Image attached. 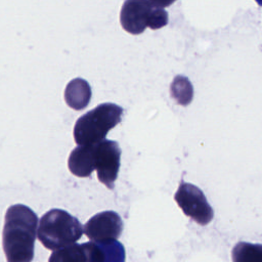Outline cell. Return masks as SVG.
<instances>
[{
    "mask_svg": "<svg viewBox=\"0 0 262 262\" xmlns=\"http://www.w3.org/2000/svg\"><path fill=\"white\" fill-rule=\"evenodd\" d=\"M38 217L26 205L10 206L5 214L2 245L7 262H32Z\"/></svg>",
    "mask_w": 262,
    "mask_h": 262,
    "instance_id": "obj_1",
    "label": "cell"
},
{
    "mask_svg": "<svg viewBox=\"0 0 262 262\" xmlns=\"http://www.w3.org/2000/svg\"><path fill=\"white\" fill-rule=\"evenodd\" d=\"M83 231L81 222L69 212L51 209L41 217L37 236L45 248L56 251L76 244Z\"/></svg>",
    "mask_w": 262,
    "mask_h": 262,
    "instance_id": "obj_2",
    "label": "cell"
},
{
    "mask_svg": "<svg viewBox=\"0 0 262 262\" xmlns=\"http://www.w3.org/2000/svg\"><path fill=\"white\" fill-rule=\"evenodd\" d=\"M123 107L112 102L98 104L81 116L74 126V139L78 145H94L105 139L111 129L122 120Z\"/></svg>",
    "mask_w": 262,
    "mask_h": 262,
    "instance_id": "obj_3",
    "label": "cell"
},
{
    "mask_svg": "<svg viewBox=\"0 0 262 262\" xmlns=\"http://www.w3.org/2000/svg\"><path fill=\"white\" fill-rule=\"evenodd\" d=\"M171 2L150 0H127L123 3L120 12V21L125 31L138 35L146 27L157 30L168 23V13L164 6Z\"/></svg>",
    "mask_w": 262,
    "mask_h": 262,
    "instance_id": "obj_4",
    "label": "cell"
},
{
    "mask_svg": "<svg viewBox=\"0 0 262 262\" xmlns=\"http://www.w3.org/2000/svg\"><path fill=\"white\" fill-rule=\"evenodd\" d=\"M121 160V148L118 142L104 139L96 144V171L98 180L113 189L118 177Z\"/></svg>",
    "mask_w": 262,
    "mask_h": 262,
    "instance_id": "obj_6",
    "label": "cell"
},
{
    "mask_svg": "<svg viewBox=\"0 0 262 262\" xmlns=\"http://www.w3.org/2000/svg\"><path fill=\"white\" fill-rule=\"evenodd\" d=\"M87 262H125V249L118 241L82 244Z\"/></svg>",
    "mask_w": 262,
    "mask_h": 262,
    "instance_id": "obj_8",
    "label": "cell"
},
{
    "mask_svg": "<svg viewBox=\"0 0 262 262\" xmlns=\"http://www.w3.org/2000/svg\"><path fill=\"white\" fill-rule=\"evenodd\" d=\"M232 262H262V245L237 243L231 252Z\"/></svg>",
    "mask_w": 262,
    "mask_h": 262,
    "instance_id": "obj_11",
    "label": "cell"
},
{
    "mask_svg": "<svg viewBox=\"0 0 262 262\" xmlns=\"http://www.w3.org/2000/svg\"><path fill=\"white\" fill-rule=\"evenodd\" d=\"M123 230V221L115 211H103L92 216L84 225L86 236L92 242L117 241Z\"/></svg>",
    "mask_w": 262,
    "mask_h": 262,
    "instance_id": "obj_7",
    "label": "cell"
},
{
    "mask_svg": "<svg viewBox=\"0 0 262 262\" xmlns=\"http://www.w3.org/2000/svg\"><path fill=\"white\" fill-rule=\"evenodd\" d=\"M91 94L89 83L82 78H75L68 83L64 89V100L70 107L79 111L89 104Z\"/></svg>",
    "mask_w": 262,
    "mask_h": 262,
    "instance_id": "obj_10",
    "label": "cell"
},
{
    "mask_svg": "<svg viewBox=\"0 0 262 262\" xmlns=\"http://www.w3.org/2000/svg\"><path fill=\"white\" fill-rule=\"evenodd\" d=\"M48 262H87V258L82 245L74 244L53 251Z\"/></svg>",
    "mask_w": 262,
    "mask_h": 262,
    "instance_id": "obj_12",
    "label": "cell"
},
{
    "mask_svg": "<svg viewBox=\"0 0 262 262\" xmlns=\"http://www.w3.org/2000/svg\"><path fill=\"white\" fill-rule=\"evenodd\" d=\"M174 199L183 213L196 223L206 225L213 219V209L198 186L181 181Z\"/></svg>",
    "mask_w": 262,
    "mask_h": 262,
    "instance_id": "obj_5",
    "label": "cell"
},
{
    "mask_svg": "<svg viewBox=\"0 0 262 262\" xmlns=\"http://www.w3.org/2000/svg\"><path fill=\"white\" fill-rule=\"evenodd\" d=\"M70 171L78 177H88L96 169V144L78 145L68 160Z\"/></svg>",
    "mask_w": 262,
    "mask_h": 262,
    "instance_id": "obj_9",
    "label": "cell"
}]
</instances>
